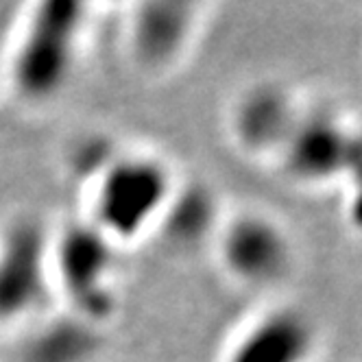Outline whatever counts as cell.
<instances>
[{"mask_svg":"<svg viewBox=\"0 0 362 362\" xmlns=\"http://www.w3.org/2000/svg\"><path fill=\"white\" fill-rule=\"evenodd\" d=\"M90 11L74 0H40L16 18L0 48V86L20 105L44 107L66 92L81 59Z\"/></svg>","mask_w":362,"mask_h":362,"instance_id":"cell-2","label":"cell"},{"mask_svg":"<svg viewBox=\"0 0 362 362\" xmlns=\"http://www.w3.org/2000/svg\"><path fill=\"white\" fill-rule=\"evenodd\" d=\"M107 329L55 305L7 336V362H100Z\"/></svg>","mask_w":362,"mask_h":362,"instance_id":"cell-10","label":"cell"},{"mask_svg":"<svg viewBox=\"0 0 362 362\" xmlns=\"http://www.w3.org/2000/svg\"><path fill=\"white\" fill-rule=\"evenodd\" d=\"M181 179L162 151L118 142L76 184L79 218L127 251L155 238Z\"/></svg>","mask_w":362,"mask_h":362,"instance_id":"cell-1","label":"cell"},{"mask_svg":"<svg viewBox=\"0 0 362 362\" xmlns=\"http://www.w3.org/2000/svg\"><path fill=\"white\" fill-rule=\"evenodd\" d=\"M305 103L293 86L281 79L251 81L227 105V138L247 160L275 166L305 110Z\"/></svg>","mask_w":362,"mask_h":362,"instance_id":"cell-8","label":"cell"},{"mask_svg":"<svg viewBox=\"0 0 362 362\" xmlns=\"http://www.w3.org/2000/svg\"><path fill=\"white\" fill-rule=\"evenodd\" d=\"M321 351L317 317L299 303L271 301L229 334L218 362H319Z\"/></svg>","mask_w":362,"mask_h":362,"instance_id":"cell-9","label":"cell"},{"mask_svg":"<svg viewBox=\"0 0 362 362\" xmlns=\"http://www.w3.org/2000/svg\"><path fill=\"white\" fill-rule=\"evenodd\" d=\"M225 210L216 194L203 184L181 179L155 238H164L179 249L208 247Z\"/></svg>","mask_w":362,"mask_h":362,"instance_id":"cell-11","label":"cell"},{"mask_svg":"<svg viewBox=\"0 0 362 362\" xmlns=\"http://www.w3.org/2000/svg\"><path fill=\"white\" fill-rule=\"evenodd\" d=\"M50 231L42 216L20 210L0 221V339L55 308Z\"/></svg>","mask_w":362,"mask_h":362,"instance_id":"cell-6","label":"cell"},{"mask_svg":"<svg viewBox=\"0 0 362 362\" xmlns=\"http://www.w3.org/2000/svg\"><path fill=\"white\" fill-rule=\"evenodd\" d=\"M210 11V5L188 0H144L124 7L120 18L124 62L148 81L177 74L194 55Z\"/></svg>","mask_w":362,"mask_h":362,"instance_id":"cell-5","label":"cell"},{"mask_svg":"<svg viewBox=\"0 0 362 362\" xmlns=\"http://www.w3.org/2000/svg\"><path fill=\"white\" fill-rule=\"evenodd\" d=\"M358 158H362L358 127L336 107L305 103L275 166L297 186L323 188L347 177Z\"/></svg>","mask_w":362,"mask_h":362,"instance_id":"cell-7","label":"cell"},{"mask_svg":"<svg viewBox=\"0 0 362 362\" xmlns=\"http://www.w3.org/2000/svg\"><path fill=\"white\" fill-rule=\"evenodd\" d=\"M122 253L124 249L79 216L53 227L50 277L55 303L107 329L122 303Z\"/></svg>","mask_w":362,"mask_h":362,"instance_id":"cell-3","label":"cell"},{"mask_svg":"<svg viewBox=\"0 0 362 362\" xmlns=\"http://www.w3.org/2000/svg\"><path fill=\"white\" fill-rule=\"evenodd\" d=\"M210 251L229 284L260 295H275L286 288L301 260L288 225L255 205L225 210Z\"/></svg>","mask_w":362,"mask_h":362,"instance_id":"cell-4","label":"cell"}]
</instances>
